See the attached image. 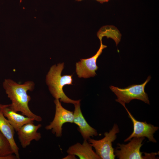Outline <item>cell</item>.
Returning a JSON list of instances; mask_svg holds the SVG:
<instances>
[{
	"label": "cell",
	"instance_id": "obj_2",
	"mask_svg": "<svg viewBox=\"0 0 159 159\" xmlns=\"http://www.w3.org/2000/svg\"><path fill=\"white\" fill-rule=\"evenodd\" d=\"M64 68V63H59L50 67L46 76V82L49 90L55 99L60 102L74 104L80 102V100H74L68 97L63 90V87L66 85H72V75H61Z\"/></svg>",
	"mask_w": 159,
	"mask_h": 159
},
{
	"label": "cell",
	"instance_id": "obj_5",
	"mask_svg": "<svg viewBox=\"0 0 159 159\" xmlns=\"http://www.w3.org/2000/svg\"><path fill=\"white\" fill-rule=\"evenodd\" d=\"M131 139L127 144H117V148L114 152L115 155L120 159H143L155 158L156 153H147L142 155L143 153L140 151L141 147L143 145L142 142L145 137H134Z\"/></svg>",
	"mask_w": 159,
	"mask_h": 159
},
{
	"label": "cell",
	"instance_id": "obj_14",
	"mask_svg": "<svg viewBox=\"0 0 159 159\" xmlns=\"http://www.w3.org/2000/svg\"><path fill=\"white\" fill-rule=\"evenodd\" d=\"M14 154L9 143L0 130V156Z\"/></svg>",
	"mask_w": 159,
	"mask_h": 159
},
{
	"label": "cell",
	"instance_id": "obj_6",
	"mask_svg": "<svg viewBox=\"0 0 159 159\" xmlns=\"http://www.w3.org/2000/svg\"><path fill=\"white\" fill-rule=\"evenodd\" d=\"M55 106V112L54 118L50 124L45 127L47 130H51L52 133L57 137L62 135V126L67 122H73L74 114L72 112L66 110L62 106L59 99L54 101Z\"/></svg>",
	"mask_w": 159,
	"mask_h": 159
},
{
	"label": "cell",
	"instance_id": "obj_7",
	"mask_svg": "<svg viewBox=\"0 0 159 159\" xmlns=\"http://www.w3.org/2000/svg\"><path fill=\"white\" fill-rule=\"evenodd\" d=\"M100 41V46L97 53L91 57L82 59L76 64V72L79 78H87L93 77L97 75L95 71L98 68L96 62L97 59L102 54L103 50L107 47L102 43V37L97 36Z\"/></svg>",
	"mask_w": 159,
	"mask_h": 159
},
{
	"label": "cell",
	"instance_id": "obj_8",
	"mask_svg": "<svg viewBox=\"0 0 159 159\" xmlns=\"http://www.w3.org/2000/svg\"><path fill=\"white\" fill-rule=\"evenodd\" d=\"M127 111L129 117L131 119L133 125V131L131 135L124 140L125 142L130 141L134 137H147L150 142L155 143L156 140L154 138L153 134L159 127L157 126L148 124L146 121L141 122L136 120L126 108L123 106Z\"/></svg>",
	"mask_w": 159,
	"mask_h": 159
},
{
	"label": "cell",
	"instance_id": "obj_16",
	"mask_svg": "<svg viewBox=\"0 0 159 159\" xmlns=\"http://www.w3.org/2000/svg\"><path fill=\"white\" fill-rule=\"evenodd\" d=\"M83 0H76L77 1H81ZM97 1L98 2H99L100 3L102 4L103 3L108 2L110 0H95Z\"/></svg>",
	"mask_w": 159,
	"mask_h": 159
},
{
	"label": "cell",
	"instance_id": "obj_11",
	"mask_svg": "<svg viewBox=\"0 0 159 159\" xmlns=\"http://www.w3.org/2000/svg\"><path fill=\"white\" fill-rule=\"evenodd\" d=\"M73 113V122L76 124L79 128L83 138L87 140L90 137H93L98 135L97 130L91 127L87 122L82 112L80 102L75 104Z\"/></svg>",
	"mask_w": 159,
	"mask_h": 159
},
{
	"label": "cell",
	"instance_id": "obj_15",
	"mask_svg": "<svg viewBox=\"0 0 159 159\" xmlns=\"http://www.w3.org/2000/svg\"><path fill=\"white\" fill-rule=\"evenodd\" d=\"M17 159L15 155L13 154L6 156H0V159Z\"/></svg>",
	"mask_w": 159,
	"mask_h": 159
},
{
	"label": "cell",
	"instance_id": "obj_1",
	"mask_svg": "<svg viewBox=\"0 0 159 159\" xmlns=\"http://www.w3.org/2000/svg\"><path fill=\"white\" fill-rule=\"evenodd\" d=\"M2 85L8 97L11 101L10 105L13 110L16 112H20L22 115L33 118L34 121L42 120V117L32 112L28 105L31 97L27 92L34 89V82L28 81L20 84L12 79H6L3 82Z\"/></svg>",
	"mask_w": 159,
	"mask_h": 159
},
{
	"label": "cell",
	"instance_id": "obj_4",
	"mask_svg": "<svg viewBox=\"0 0 159 159\" xmlns=\"http://www.w3.org/2000/svg\"><path fill=\"white\" fill-rule=\"evenodd\" d=\"M119 132L118 125L115 124L109 132L104 133L102 139L96 140L89 138L88 142L95 150L96 153L102 159H114L116 156L114 149L112 147V142L116 138V134Z\"/></svg>",
	"mask_w": 159,
	"mask_h": 159
},
{
	"label": "cell",
	"instance_id": "obj_10",
	"mask_svg": "<svg viewBox=\"0 0 159 159\" xmlns=\"http://www.w3.org/2000/svg\"><path fill=\"white\" fill-rule=\"evenodd\" d=\"M0 111L16 132L25 124L34 121L33 118L17 113L12 110L10 104H0Z\"/></svg>",
	"mask_w": 159,
	"mask_h": 159
},
{
	"label": "cell",
	"instance_id": "obj_17",
	"mask_svg": "<svg viewBox=\"0 0 159 159\" xmlns=\"http://www.w3.org/2000/svg\"><path fill=\"white\" fill-rule=\"evenodd\" d=\"M69 155H68L65 158V159H74L75 158V155H73L69 154Z\"/></svg>",
	"mask_w": 159,
	"mask_h": 159
},
{
	"label": "cell",
	"instance_id": "obj_13",
	"mask_svg": "<svg viewBox=\"0 0 159 159\" xmlns=\"http://www.w3.org/2000/svg\"><path fill=\"white\" fill-rule=\"evenodd\" d=\"M0 130L9 143L14 154L19 159V148L14 138L15 130L0 111Z\"/></svg>",
	"mask_w": 159,
	"mask_h": 159
},
{
	"label": "cell",
	"instance_id": "obj_3",
	"mask_svg": "<svg viewBox=\"0 0 159 159\" xmlns=\"http://www.w3.org/2000/svg\"><path fill=\"white\" fill-rule=\"evenodd\" d=\"M151 78L150 76H149L143 83L132 85L124 88L113 86H111L110 88L117 97L115 101L123 106L125 105V103H128L134 99L140 100L149 104V98L145 91V88Z\"/></svg>",
	"mask_w": 159,
	"mask_h": 159
},
{
	"label": "cell",
	"instance_id": "obj_12",
	"mask_svg": "<svg viewBox=\"0 0 159 159\" xmlns=\"http://www.w3.org/2000/svg\"><path fill=\"white\" fill-rule=\"evenodd\" d=\"M87 140L84 139L82 144L77 143L70 146L67 151V153L77 155L80 159H100Z\"/></svg>",
	"mask_w": 159,
	"mask_h": 159
},
{
	"label": "cell",
	"instance_id": "obj_9",
	"mask_svg": "<svg viewBox=\"0 0 159 159\" xmlns=\"http://www.w3.org/2000/svg\"><path fill=\"white\" fill-rule=\"evenodd\" d=\"M42 126L41 124L35 125L34 122L25 124L17 132L18 138L22 147L25 148L29 145L33 140H39L41 138L38 130Z\"/></svg>",
	"mask_w": 159,
	"mask_h": 159
}]
</instances>
